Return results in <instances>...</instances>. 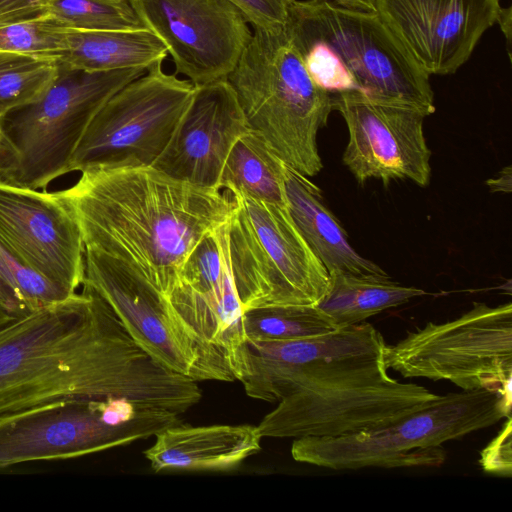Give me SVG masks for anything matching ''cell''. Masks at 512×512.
I'll use <instances>...</instances> for the list:
<instances>
[{"label":"cell","instance_id":"d4e9b609","mask_svg":"<svg viewBox=\"0 0 512 512\" xmlns=\"http://www.w3.org/2000/svg\"><path fill=\"white\" fill-rule=\"evenodd\" d=\"M57 73L54 59L0 51V116L40 99Z\"/></svg>","mask_w":512,"mask_h":512},{"label":"cell","instance_id":"484cf974","mask_svg":"<svg viewBox=\"0 0 512 512\" xmlns=\"http://www.w3.org/2000/svg\"><path fill=\"white\" fill-rule=\"evenodd\" d=\"M42 16L65 30L145 28L128 0H46Z\"/></svg>","mask_w":512,"mask_h":512},{"label":"cell","instance_id":"30bf717a","mask_svg":"<svg viewBox=\"0 0 512 512\" xmlns=\"http://www.w3.org/2000/svg\"><path fill=\"white\" fill-rule=\"evenodd\" d=\"M385 363L405 378L448 380L463 391L492 389L511 397L512 304L473 302L453 320L428 322L387 345Z\"/></svg>","mask_w":512,"mask_h":512},{"label":"cell","instance_id":"e575fe53","mask_svg":"<svg viewBox=\"0 0 512 512\" xmlns=\"http://www.w3.org/2000/svg\"><path fill=\"white\" fill-rule=\"evenodd\" d=\"M336 4L340 7L364 11V12H376V0H322Z\"/></svg>","mask_w":512,"mask_h":512},{"label":"cell","instance_id":"ffe728a7","mask_svg":"<svg viewBox=\"0 0 512 512\" xmlns=\"http://www.w3.org/2000/svg\"><path fill=\"white\" fill-rule=\"evenodd\" d=\"M286 165L285 193L292 220L329 275L388 277L376 263L358 254L337 218L325 206L320 189Z\"/></svg>","mask_w":512,"mask_h":512},{"label":"cell","instance_id":"8992f818","mask_svg":"<svg viewBox=\"0 0 512 512\" xmlns=\"http://www.w3.org/2000/svg\"><path fill=\"white\" fill-rule=\"evenodd\" d=\"M511 397L492 389L451 392L384 427L334 437H301L292 458L332 470L439 467L442 444L510 416Z\"/></svg>","mask_w":512,"mask_h":512},{"label":"cell","instance_id":"4dcf8cb0","mask_svg":"<svg viewBox=\"0 0 512 512\" xmlns=\"http://www.w3.org/2000/svg\"><path fill=\"white\" fill-rule=\"evenodd\" d=\"M46 0H0V23L15 22L42 16Z\"/></svg>","mask_w":512,"mask_h":512},{"label":"cell","instance_id":"1f68e13d","mask_svg":"<svg viewBox=\"0 0 512 512\" xmlns=\"http://www.w3.org/2000/svg\"><path fill=\"white\" fill-rule=\"evenodd\" d=\"M0 303L13 312L23 315L29 309L26 304L17 296V294L0 279Z\"/></svg>","mask_w":512,"mask_h":512},{"label":"cell","instance_id":"e0dca14e","mask_svg":"<svg viewBox=\"0 0 512 512\" xmlns=\"http://www.w3.org/2000/svg\"><path fill=\"white\" fill-rule=\"evenodd\" d=\"M227 222L198 242L165 296L188 328L228 361L245 337L243 309L230 266Z\"/></svg>","mask_w":512,"mask_h":512},{"label":"cell","instance_id":"ac0fdd59","mask_svg":"<svg viewBox=\"0 0 512 512\" xmlns=\"http://www.w3.org/2000/svg\"><path fill=\"white\" fill-rule=\"evenodd\" d=\"M249 129L226 80L194 86L189 105L152 167L195 186L219 189L225 161Z\"/></svg>","mask_w":512,"mask_h":512},{"label":"cell","instance_id":"83f0119b","mask_svg":"<svg viewBox=\"0 0 512 512\" xmlns=\"http://www.w3.org/2000/svg\"><path fill=\"white\" fill-rule=\"evenodd\" d=\"M0 279L29 309L65 300L71 293L26 266L0 241Z\"/></svg>","mask_w":512,"mask_h":512},{"label":"cell","instance_id":"6da1fadb","mask_svg":"<svg viewBox=\"0 0 512 512\" xmlns=\"http://www.w3.org/2000/svg\"><path fill=\"white\" fill-rule=\"evenodd\" d=\"M192 379L163 367L87 284L0 328V415L73 400L126 398L182 414Z\"/></svg>","mask_w":512,"mask_h":512},{"label":"cell","instance_id":"7c38bea8","mask_svg":"<svg viewBox=\"0 0 512 512\" xmlns=\"http://www.w3.org/2000/svg\"><path fill=\"white\" fill-rule=\"evenodd\" d=\"M194 85L162 63L116 92L84 133L68 173L153 166L190 103Z\"/></svg>","mask_w":512,"mask_h":512},{"label":"cell","instance_id":"52a82bcc","mask_svg":"<svg viewBox=\"0 0 512 512\" xmlns=\"http://www.w3.org/2000/svg\"><path fill=\"white\" fill-rule=\"evenodd\" d=\"M146 72L144 68L89 72L58 63L57 76L40 99L1 117L0 182L44 190L68 174L97 112Z\"/></svg>","mask_w":512,"mask_h":512},{"label":"cell","instance_id":"cb8c5ba5","mask_svg":"<svg viewBox=\"0 0 512 512\" xmlns=\"http://www.w3.org/2000/svg\"><path fill=\"white\" fill-rule=\"evenodd\" d=\"M245 339L286 341L322 335L335 330L317 305H269L245 310Z\"/></svg>","mask_w":512,"mask_h":512},{"label":"cell","instance_id":"4fadbf2b","mask_svg":"<svg viewBox=\"0 0 512 512\" xmlns=\"http://www.w3.org/2000/svg\"><path fill=\"white\" fill-rule=\"evenodd\" d=\"M348 128L343 163L363 184L370 178L384 185L408 179L425 187L430 182L431 151L424 136L422 110L401 102L370 96L360 90L331 94Z\"/></svg>","mask_w":512,"mask_h":512},{"label":"cell","instance_id":"d590c367","mask_svg":"<svg viewBox=\"0 0 512 512\" xmlns=\"http://www.w3.org/2000/svg\"><path fill=\"white\" fill-rule=\"evenodd\" d=\"M21 315L13 312L2 303H0V328L20 317Z\"/></svg>","mask_w":512,"mask_h":512},{"label":"cell","instance_id":"9a60e30c","mask_svg":"<svg viewBox=\"0 0 512 512\" xmlns=\"http://www.w3.org/2000/svg\"><path fill=\"white\" fill-rule=\"evenodd\" d=\"M0 241L26 266L69 293L82 286V233L56 191L0 182Z\"/></svg>","mask_w":512,"mask_h":512},{"label":"cell","instance_id":"8fae6325","mask_svg":"<svg viewBox=\"0 0 512 512\" xmlns=\"http://www.w3.org/2000/svg\"><path fill=\"white\" fill-rule=\"evenodd\" d=\"M84 284L157 363L194 381H234L225 355L180 319L165 294L131 264L85 247ZM82 283V284H83Z\"/></svg>","mask_w":512,"mask_h":512},{"label":"cell","instance_id":"3957f363","mask_svg":"<svg viewBox=\"0 0 512 512\" xmlns=\"http://www.w3.org/2000/svg\"><path fill=\"white\" fill-rule=\"evenodd\" d=\"M56 191L87 248L135 267L164 294L198 242L225 223L228 191L174 179L156 168L88 169Z\"/></svg>","mask_w":512,"mask_h":512},{"label":"cell","instance_id":"836d02e7","mask_svg":"<svg viewBox=\"0 0 512 512\" xmlns=\"http://www.w3.org/2000/svg\"><path fill=\"white\" fill-rule=\"evenodd\" d=\"M496 23L500 26L502 33L504 34L507 45L509 58L511 57V37H512V9L511 7L502 8L499 11Z\"/></svg>","mask_w":512,"mask_h":512},{"label":"cell","instance_id":"4316f807","mask_svg":"<svg viewBox=\"0 0 512 512\" xmlns=\"http://www.w3.org/2000/svg\"><path fill=\"white\" fill-rule=\"evenodd\" d=\"M66 31L45 16L0 23V51L55 60Z\"/></svg>","mask_w":512,"mask_h":512},{"label":"cell","instance_id":"d6986e66","mask_svg":"<svg viewBox=\"0 0 512 512\" xmlns=\"http://www.w3.org/2000/svg\"><path fill=\"white\" fill-rule=\"evenodd\" d=\"M143 453L155 472L229 471L261 450L253 425L171 426L155 435Z\"/></svg>","mask_w":512,"mask_h":512},{"label":"cell","instance_id":"5bb4252c","mask_svg":"<svg viewBox=\"0 0 512 512\" xmlns=\"http://www.w3.org/2000/svg\"><path fill=\"white\" fill-rule=\"evenodd\" d=\"M194 85L226 80L252 33L227 0H128Z\"/></svg>","mask_w":512,"mask_h":512},{"label":"cell","instance_id":"7402d4cb","mask_svg":"<svg viewBox=\"0 0 512 512\" xmlns=\"http://www.w3.org/2000/svg\"><path fill=\"white\" fill-rule=\"evenodd\" d=\"M285 170L286 164L266 140L249 129L233 145L218 188L287 207Z\"/></svg>","mask_w":512,"mask_h":512},{"label":"cell","instance_id":"2e32d148","mask_svg":"<svg viewBox=\"0 0 512 512\" xmlns=\"http://www.w3.org/2000/svg\"><path fill=\"white\" fill-rule=\"evenodd\" d=\"M500 9L499 0H376V13L429 76L465 64Z\"/></svg>","mask_w":512,"mask_h":512},{"label":"cell","instance_id":"44dd1931","mask_svg":"<svg viewBox=\"0 0 512 512\" xmlns=\"http://www.w3.org/2000/svg\"><path fill=\"white\" fill-rule=\"evenodd\" d=\"M168 52L148 29L67 30L55 60L62 66L89 72L130 68L149 70L162 63Z\"/></svg>","mask_w":512,"mask_h":512},{"label":"cell","instance_id":"f1b7e54d","mask_svg":"<svg viewBox=\"0 0 512 512\" xmlns=\"http://www.w3.org/2000/svg\"><path fill=\"white\" fill-rule=\"evenodd\" d=\"M254 29L284 31L294 0H227Z\"/></svg>","mask_w":512,"mask_h":512},{"label":"cell","instance_id":"8d00e7d4","mask_svg":"<svg viewBox=\"0 0 512 512\" xmlns=\"http://www.w3.org/2000/svg\"><path fill=\"white\" fill-rule=\"evenodd\" d=\"M0 137H1V116H0Z\"/></svg>","mask_w":512,"mask_h":512},{"label":"cell","instance_id":"603a6c76","mask_svg":"<svg viewBox=\"0 0 512 512\" xmlns=\"http://www.w3.org/2000/svg\"><path fill=\"white\" fill-rule=\"evenodd\" d=\"M424 294V290L401 285L390 276L332 274L328 290L317 306L338 329L364 322Z\"/></svg>","mask_w":512,"mask_h":512},{"label":"cell","instance_id":"ba28073f","mask_svg":"<svg viewBox=\"0 0 512 512\" xmlns=\"http://www.w3.org/2000/svg\"><path fill=\"white\" fill-rule=\"evenodd\" d=\"M227 222L232 277L243 312L269 305H317L330 275L287 207L230 193Z\"/></svg>","mask_w":512,"mask_h":512},{"label":"cell","instance_id":"7a4b0ae2","mask_svg":"<svg viewBox=\"0 0 512 512\" xmlns=\"http://www.w3.org/2000/svg\"><path fill=\"white\" fill-rule=\"evenodd\" d=\"M386 346L361 322L302 339H244L228 364L249 397L278 402L257 425L263 438L334 437L387 426L439 398L391 377Z\"/></svg>","mask_w":512,"mask_h":512},{"label":"cell","instance_id":"9c48e42d","mask_svg":"<svg viewBox=\"0 0 512 512\" xmlns=\"http://www.w3.org/2000/svg\"><path fill=\"white\" fill-rule=\"evenodd\" d=\"M179 415L126 398L55 402L0 415V468L77 458L125 446L181 424Z\"/></svg>","mask_w":512,"mask_h":512},{"label":"cell","instance_id":"5b68a950","mask_svg":"<svg viewBox=\"0 0 512 512\" xmlns=\"http://www.w3.org/2000/svg\"><path fill=\"white\" fill-rule=\"evenodd\" d=\"M226 81L249 128L286 165L306 177L322 170L317 134L332 111L331 94L311 78L285 31L254 29Z\"/></svg>","mask_w":512,"mask_h":512},{"label":"cell","instance_id":"d6a6232c","mask_svg":"<svg viewBox=\"0 0 512 512\" xmlns=\"http://www.w3.org/2000/svg\"><path fill=\"white\" fill-rule=\"evenodd\" d=\"M491 192H506L512 190V170L511 166H507L495 178L486 181Z\"/></svg>","mask_w":512,"mask_h":512},{"label":"cell","instance_id":"277c9868","mask_svg":"<svg viewBox=\"0 0 512 512\" xmlns=\"http://www.w3.org/2000/svg\"><path fill=\"white\" fill-rule=\"evenodd\" d=\"M285 34L311 78L330 94L360 90L370 96L435 111L427 75L376 12L322 0H294Z\"/></svg>","mask_w":512,"mask_h":512},{"label":"cell","instance_id":"f546056e","mask_svg":"<svg viewBox=\"0 0 512 512\" xmlns=\"http://www.w3.org/2000/svg\"><path fill=\"white\" fill-rule=\"evenodd\" d=\"M511 417L496 438L481 452L480 464L488 473L511 476Z\"/></svg>","mask_w":512,"mask_h":512}]
</instances>
